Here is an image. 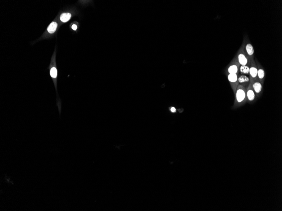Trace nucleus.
Returning a JSON list of instances; mask_svg holds the SVG:
<instances>
[{"instance_id":"obj_14","label":"nucleus","mask_w":282,"mask_h":211,"mask_svg":"<svg viewBox=\"0 0 282 211\" xmlns=\"http://www.w3.org/2000/svg\"><path fill=\"white\" fill-rule=\"evenodd\" d=\"M50 74L51 77L53 78H56L57 76V70L56 68L55 67L52 68L50 72Z\"/></svg>"},{"instance_id":"obj_7","label":"nucleus","mask_w":282,"mask_h":211,"mask_svg":"<svg viewBox=\"0 0 282 211\" xmlns=\"http://www.w3.org/2000/svg\"><path fill=\"white\" fill-rule=\"evenodd\" d=\"M252 86L255 95L258 98L262 92V84L259 80H255L252 81Z\"/></svg>"},{"instance_id":"obj_13","label":"nucleus","mask_w":282,"mask_h":211,"mask_svg":"<svg viewBox=\"0 0 282 211\" xmlns=\"http://www.w3.org/2000/svg\"><path fill=\"white\" fill-rule=\"evenodd\" d=\"M238 79L239 83H248L250 80L249 78L244 75H241L240 77L238 78Z\"/></svg>"},{"instance_id":"obj_12","label":"nucleus","mask_w":282,"mask_h":211,"mask_svg":"<svg viewBox=\"0 0 282 211\" xmlns=\"http://www.w3.org/2000/svg\"><path fill=\"white\" fill-rule=\"evenodd\" d=\"M250 67L246 65H240L239 72L243 74L249 73Z\"/></svg>"},{"instance_id":"obj_4","label":"nucleus","mask_w":282,"mask_h":211,"mask_svg":"<svg viewBox=\"0 0 282 211\" xmlns=\"http://www.w3.org/2000/svg\"><path fill=\"white\" fill-rule=\"evenodd\" d=\"M240 65L238 61L237 58L234 59L229 65L228 68L229 74H238Z\"/></svg>"},{"instance_id":"obj_8","label":"nucleus","mask_w":282,"mask_h":211,"mask_svg":"<svg viewBox=\"0 0 282 211\" xmlns=\"http://www.w3.org/2000/svg\"><path fill=\"white\" fill-rule=\"evenodd\" d=\"M256 63L257 65V68H258V73H257L258 78L261 84L263 85L265 75V71L259 63L256 62Z\"/></svg>"},{"instance_id":"obj_2","label":"nucleus","mask_w":282,"mask_h":211,"mask_svg":"<svg viewBox=\"0 0 282 211\" xmlns=\"http://www.w3.org/2000/svg\"><path fill=\"white\" fill-rule=\"evenodd\" d=\"M237 59L240 65H246L250 66L251 59L247 55L244 50V47L240 48L237 53Z\"/></svg>"},{"instance_id":"obj_16","label":"nucleus","mask_w":282,"mask_h":211,"mask_svg":"<svg viewBox=\"0 0 282 211\" xmlns=\"http://www.w3.org/2000/svg\"><path fill=\"white\" fill-rule=\"evenodd\" d=\"M171 111L173 113H175L176 112V109L175 108L172 107L171 109Z\"/></svg>"},{"instance_id":"obj_9","label":"nucleus","mask_w":282,"mask_h":211,"mask_svg":"<svg viewBox=\"0 0 282 211\" xmlns=\"http://www.w3.org/2000/svg\"><path fill=\"white\" fill-rule=\"evenodd\" d=\"M245 50H246L247 54L248 56L250 57V59L252 60L253 59V56L254 55V50L253 46L251 44L248 43L245 46Z\"/></svg>"},{"instance_id":"obj_3","label":"nucleus","mask_w":282,"mask_h":211,"mask_svg":"<svg viewBox=\"0 0 282 211\" xmlns=\"http://www.w3.org/2000/svg\"><path fill=\"white\" fill-rule=\"evenodd\" d=\"M257 73H258V68H257V65L254 59H252L251 60L250 66V80H252L253 81L259 80L257 76Z\"/></svg>"},{"instance_id":"obj_1","label":"nucleus","mask_w":282,"mask_h":211,"mask_svg":"<svg viewBox=\"0 0 282 211\" xmlns=\"http://www.w3.org/2000/svg\"><path fill=\"white\" fill-rule=\"evenodd\" d=\"M246 88L242 84L238 86L235 93V100L233 108L237 109L244 106L247 102Z\"/></svg>"},{"instance_id":"obj_11","label":"nucleus","mask_w":282,"mask_h":211,"mask_svg":"<svg viewBox=\"0 0 282 211\" xmlns=\"http://www.w3.org/2000/svg\"><path fill=\"white\" fill-rule=\"evenodd\" d=\"M71 16V14L69 13H63L60 17L61 20L62 22H66L70 19Z\"/></svg>"},{"instance_id":"obj_10","label":"nucleus","mask_w":282,"mask_h":211,"mask_svg":"<svg viewBox=\"0 0 282 211\" xmlns=\"http://www.w3.org/2000/svg\"><path fill=\"white\" fill-rule=\"evenodd\" d=\"M58 27V24L56 22H52L49 25L48 28V31L49 33H53L56 31Z\"/></svg>"},{"instance_id":"obj_5","label":"nucleus","mask_w":282,"mask_h":211,"mask_svg":"<svg viewBox=\"0 0 282 211\" xmlns=\"http://www.w3.org/2000/svg\"><path fill=\"white\" fill-rule=\"evenodd\" d=\"M238 78V75L237 74H229L228 75V79L234 94L238 86L239 85Z\"/></svg>"},{"instance_id":"obj_6","label":"nucleus","mask_w":282,"mask_h":211,"mask_svg":"<svg viewBox=\"0 0 282 211\" xmlns=\"http://www.w3.org/2000/svg\"><path fill=\"white\" fill-rule=\"evenodd\" d=\"M252 81L250 80L249 86L247 88L246 95L247 101L250 103L254 102L256 98V95L252 86Z\"/></svg>"},{"instance_id":"obj_15","label":"nucleus","mask_w":282,"mask_h":211,"mask_svg":"<svg viewBox=\"0 0 282 211\" xmlns=\"http://www.w3.org/2000/svg\"><path fill=\"white\" fill-rule=\"evenodd\" d=\"M71 28H72L73 30H76V29H77V26H76V24H73V25H72V27H71Z\"/></svg>"}]
</instances>
